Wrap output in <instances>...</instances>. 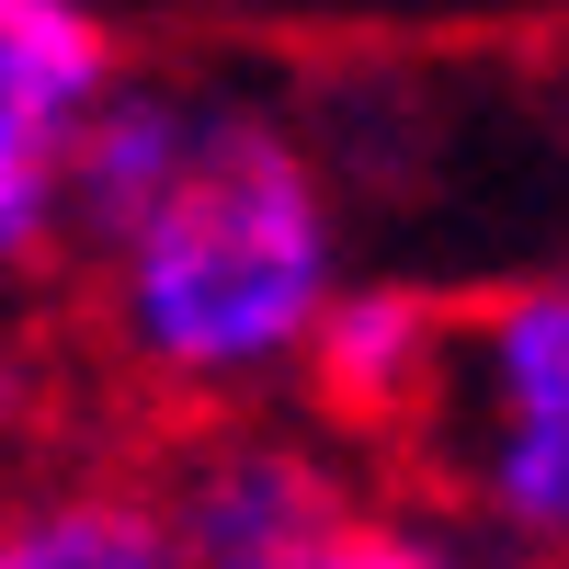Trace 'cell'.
<instances>
[{
  "mask_svg": "<svg viewBox=\"0 0 569 569\" xmlns=\"http://www.w3.org/2000/svg\"><path fill=\"white\" fill-rule=\"evenodd\" d=\"M0 569H182L149 467H23L0 479Z\"/></svg>",
  "mask_w": 569,
  "mask_h": 569,
  "instance_id": "8992f818",
  "label": "cell"
},
{
  "mask_svg": "<svg viewBox=\"0 0 569 569\" xmlns=\"http://www.w3.org/2000/svg\"><path fill=\"white\" fill-rule=\"evenodd\" d=\"M388 467L479 569H569V273L456 297L445 388Z\"/></svg>",
  "mask_w": 569,
  "mask_h": 569,
  "instance_id": "7a4b0ae2",
  "label": "cell"
},
{
  "mask_svg": "<svg viewBox=\"0 0 569 569\" xmlns=\"http://www.w3.org/2000/svg\"><path fill=\"white\" fill-rule=\"evenodd\" d=\"M80 273H91V342L126 388H149L182 421H228V410H297L308 342L353 284V240L319 137H297L273 103L206 91L194 160L126 228H103Z\"/></svg>",
  "mask_w": 569,
  "mask_h": 569,
  "instance_id": "6da1fadb",
  "label": "cell"
},
{
  "mask_svg": "<svg viewBox=\"0 0 569 569\" xmlns=\"http://www.w3.org/2000/svg\"><path fill=\"white\" fill-rule=\"evenodd\" d=\"M308 569H479V558H467V547H456L421 501H376L365 525L330 547V558H308Z\"/></svg>",
  "mask_w": 569,
  "mask_h": 569,
  "instance_id": "ba28073f",
  "label": "cell"
},
{
  "mask_svg": "<svg viewBox=\"0 0 569 569\" xmlns=\"http://www.w3.org/2000/svg\"><path fill=\"white\" fill-rule=\"evenodd\" d=\"M194 137H206V80L126 69L103 91V114L80 126V149H69V251H91L103 228H126L182 160H194Z\"/></svg>",
  "mask_w": 569,
  "mask_h": 569,
  "instance_id": "52a82bcc",
  "label": "cell"
},
{
  "mask_svg": "<svg viewBox=\"0 0 569 569\" xmlns=\"http://www.w3.org/2000/svg\"><path fill=\"white\" fill-rule=\"evenodd\" d=\"M126 80L103 0H0V273L69 251V149Z\"/></svg>",
  "mask_w": 569,
  "mask_h": 569,
  "instance_id": "277c9868",
  "label": "cell"
},
{
  "mask_svg": "<svg viewBox=\"0 0 569 569\" xmlns=\"http://www.w3.org/2000/svg\"><path fill=\"white\" fill-rule=\"evenodd\" d=\"M149 490H160V525H171L182 569H308L388 501L376 456H353L308 410L182 421L171 456L149 467Z\"/></svg>",
  "mask_w": 569,
  "mask_h": 569,
  "instance_id": "3957f363",
  "label": "cell"
},
{
  "mask_svg": "<svg viewBox=\"0 0 569 569\" xmlns=\"http://www.w3.org/2000/svg\"><path fill=\"white\" fill-rule=\"evenodd\" d=\"M445 342H456V297H433L410 273H353L308 342L297 410L330 421L353 456H399L445 388Z\"/></svg>",
  "mask_w": 569,
  "mask_h": 569,
  "instance_id": "5b68a950",
  "label": "cell"
}]
</instances>
